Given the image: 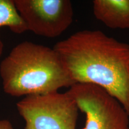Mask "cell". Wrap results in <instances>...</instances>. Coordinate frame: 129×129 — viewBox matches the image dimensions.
Returning <instances> with one entry per match:
<instances>
[{"instance_id":"cell-1","label":"cell","mask_w":129,"mask_h":129,"mask_svg":"<svg viewBox=\"0 0 129 129\" xmlns=\"http://www.w3.org/2000/svg\"><path fill=\"white\" fill-rule=\"evenodd\" d=\"M53 49L75 83L101 87L129 115V44L100 30H82Z\"/></svg>"},{"instance_id":"cell-2","label":"cell","mask_w":129,"mask_h":129,"mask_svg":"<svg viewBox=\"0 0 129 129\" xmlns=\"http://www.w3.org/2000/svg\"><path fill=\"white\" fill-rule=\"evenodd\" d=\"M3 90L13 97L46 94L71 87V78L54 50L25 41L11 50L0 63Z\"/></svg>"},{"instance_id":"cell-3","label":"cell","mask_w":129,"mask_h":129,"mask_svg":"<svg viewBox=\"0 0 129 129\" xmlns=\"http://www.w3.org/2000/svg\"><path fill=\"white\" fill-rule=\"evenodd\" d=\"M16 107L24 129H76L79 109L67 91L26 96Z\"/></svg>"},{"instance_id":"cell-4","label":"cell","mask_w":129,"mask_h":129,"mask_svg":"<svg viewBox=\"0 0 129 129\" xmlns=\"http://www.w3.org/2000/svg\"><path fill=\"white\" fill-rule=\"evenodd\" d=\"M67 92L85 115L83 129H129V115L121 104L101 87L75 83Z\"/></svg>"},{"instance_id":"cell-5","label":"cell","mask_w":129,"mask_h":129,"mask_svg":"<svg viewBox=\"0 0 129 129\" xmlns=\"http://www.w3.org/2000/svg\"><path fill=\"white\" fill-rule=\"evenodd\" d=\"M27 30L46 38L60 36L73 22L69 0H13Z\"/></svg>"},{"instance_id":"cell-6","label":"cell","mask_w":129,"mask_h":129,"mask_svg":"<svg viewBox=\"0 0 129 129\" xmlns=\"http://www.w3.org/2000/svg\"><path fill=\"white\" fill-rule=\"evenodd\" d=\"M95 18L111 29H129V0H94Z\"/></svg>"},{"instance_id":"cell-7","label":"cell","mask_w":129,"mask_h":129,"mask_svg":"<svg viewBox=\"0 0 129 129\" xmlns=\"http://www.w3.org/2000/svg\"><path fill=\"white\" fill-rule=\"evenodd\" d=\"M3 27H7L16 34L28 30L16 9L13 0H0V28ZM3 50L4 43L0 38V57Z\"/></svg>"},{"instance_id":"cell-8","label":"cell","mask_w":129,"mask_h":129,"mask_svg":"<svg viewBox=\"0 0 129 129\" xmlns=\"http://www.w3.org/2000/svg\"><path fill=\"white\" fill-rule=\"evenodd\" d=\"M0 129H14L10 121L7 120H0Z\"/></svg>"}]
</instances>
